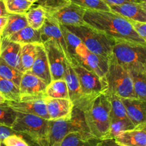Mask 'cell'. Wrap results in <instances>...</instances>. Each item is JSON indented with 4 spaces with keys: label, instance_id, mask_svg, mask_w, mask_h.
<instances>
[{
    "label": "cell",
    "instance_id": "cell-27",
    "mask_svg": "<svg viewBox=\"0 0 146 146\" xmlns=\"http://www.w3.org/2000/svg\"><path fill=\"white\" fill-rule=\"evenodd\" d=\"M106 94L111 104V122L118 120L131 121L127 115L125 107L121 98L113 94Z\"/></svg>",
    "mask_w": 146,
    "mask_h": 146
},
{
    "label": "cell",
    "instance_id": "cell-16",
    "mask_svg": "<svg viewBox=\"0 0 146 146\" xmlns=\"http://www.w3.org/2000/svg\"><path fill=\"white\" fill-rule=\"evenodd\" d=\"M64 80L68 87L69 100L74 103V107L81 110L85 104V101L81 92L78 77L69 60H67V67Z\"/></svg>",
    "mask_w": 146,
    "mask_h": 146
},
{
    "label": "cell",
    "instance_id": "cell-3",
    "mask_svg": "<svg viewBox=\"0 0 146 146\" xmlns=\"http://www.w3.org/2000/svg\"><path fill=\"white\" fill-rule=\"evenodd\" d=\"M11 128L21 135L28 137L38 146H47L50 120L35 115L17 113Z\"/></svg>",
    "mask_w": 146,
    "mask_h": 146
},
{
    "label": "cell",
    "instance_id": "cell-6",
    "mask_svg": "<svg viewBox=\"0 0 146 146\" xmlns=\"http://www.w3.org/2000/svg\"><path fill=\"white\" fill-rule=\"evenodd\" d=\"M64 26L76 35L89 51L107 58L113 54V46L115 41L101 31L86 24L79 26Z\"/></svg>",
    "mask_w": 146,
    "mask_h": 146
},
{
    "label": "cell",
    "instance_id": "cell-33",
    "mask_svg": "<svg viewBox=\"0 0 146 146\" xmlns=\"http://www.w3.org/2000/svg\"><path fill=\"white\" fill-rule=\"evenodd\" d=\"M73 4L82 7L86 10L110 11L111 9L104 0H69Z\"/></svg>",
    "mask_w": 146,
    "mask_h": 146
},
{
    "label": "cell",
    "instance_id": "cell-23",
    "mask_svg": "<svg viewBox=\"0 0 146 146\" xmlns=\"http://www.w3.org/2000/svg\"><path fill=\"white\" fill-rule=\"evenodd\" d=\"M7 39L20 44H42L41 32L39 30L34 29L29 26L24 27L19 31L15 33Z\"/></svg>",
    "mask_w": 146,
    "mask_h": 146
},
{
    "label": "cell",
    "instance_id": "cell-34",
    "mask_svg": "<svg viewBox=\"0 0 146 146\" xmlns=\"http://www.w3.org/2000/svg\"><path fill=\"white\" fill-rule=\"evenodd\" d=\"M17 117V112L14 111L7 103H0V125L11 127Z\"/></svg>",
    "mask_w": 146,
    "mask_h": 146
},
{
    "label": "cell",
    "instance_id": "cell-21",
    "mask_svg": "<svg viewBox=\"0 0 146 146\" xmlns=\"http://www.w3.org/2000/svg\"><path fill=\"white\" fill-rule=\"evenodd\" d=\"M114 139L124 146H146V133L141 129L122 132Z\"/></svg>",
    "mask_w": 146,
    "mask_h": 146
},
{
    "label": "cell",
    "instance_id": "cell-30",
    "mask_svg": "<svg viewBox=\"0 0 146 146\" xmlns=\"http://www.w3.org/2000/svg\"><path fill=\"white\" fill-rule=\"evenodd\" d=\"M131 76L135 96L138 99L146 102V74L128 71Z\"/></svg>",
    "mask_w": 146,
    "mask_h": 146
},
{
    "label": "cell",
    "instance_id": "cell-5",
    "mask_svg": "<svg viewBox=\"0 0 146 146\" xmlns=\"http://www.w3.org/2000/svg\"><path fill=\"white\" fill-rule=\"evenodd\" d=\"M113 56L128 71L146 74V45L128 42H115Z\"/></svg>",
    "mask_w": 146,
    "mask_h": 146
},
{
    "label": "cell",
    "instance_id": "cell-41",
    "mask_svg": "<svg viewBox=\"0 0 146 146\" xmlns=\"http://www.w3.org/2000/svg\"><path fill=\"white\" fill-rule=\"evenodd\" d=\"M104 1L106 4H108V6L118 5V4H122L124 3L128 2H137V0H104Z\"/></svg>",
    "mask_w": 146,
    "mask_h": 146
},
{
    "label": "cell",
    "instance_id": "cell-51",
    "mask_svg": "<svg viewBox=\"0 0 146 146\" xmlns=\"http://www.w3.org/2000/svg\"><path fill=\"white\" fill-rule=\"evenodd\" d=\"M55 146H60V145H55Z\"/></svg>",
    "mask_w": 146,
    "mask_h": 146
},
{
    "label": "cell",
    "instance_id": "cell-38",
    "mask_svg": "<svg viewBox=\"0 0 146 146\" xmlns=\"http://www.w3.org/2000/svg\"><path fill=\"white\" fill-rule=\"evenodd\" d=\"M130 21V20H129ZM134 29L139 34L140 37L145 41L146 44V23L130 21Z\"/></svg>",
    "mask_w": 146,
    "mask_h": 146
},
{
    "label": "cell",
    "instance_id": "cell-37",
    "mask_svg": "<svg viewBox=\"0 0 146 146\" xmlns=\"http://www.w3.org/2000/svg\"><path fill=\"white\" fill-rule=\"evenodd\" d=\"M4 143L7 146H30L23 135L20 134L9 136L4 140Z\"/></svg>",
    "mask_w": 146,
    "mask_h": 146
},
{
    "label": "cell",
    "instance_id": "cell-49",
    "mask_svg": "<svg viewBox=\"0 0 146 146\" xmlns=\"http://www.w3.org/2000/svg\"><path fill=\"white\" fill-rule=\"evenodd\" d=\"M0 146H7L5 145V143H4V141H1L0 142Z\"/></svg>",
    "mask_w": 146,
    "mask_h": 146
},
{
    "label": "cell",
    "instance_id": "cell-43",
    "mask_svg": "<svg viewBox=\"0 0 146 146\" xmlns=\"http://www.w3.org/2000/svg\"><path fill=\"white\" fill-rule=\"evenodd\" d=\"M8 12L6 10L5 5H4V0H0V17H3V16H8Z\"/></svg>",
    "mask_w": 146,
    "mask_h": 146
},
{
    "label": "cell",
    "instance_id": "cell-18",
    "mask_svg": "<svg viewBox=\"0 0 146 146\" xmlns=\"http://www.w3.org/2000/svg\"><path fill=\"white\" fill-rule=\"evenodd\" d=\"M29 72L41 79L47 84L52 81L46 53L43 44H37L35 60Z\"/></svg>",
    "mask_w": 146,
    "mask_h": 146
},
{
    "label": "cell",
    "instance_id": "cell-42",
    "mask_svg": "<svg viewBox=\"0 0 146 146\" xmlns=\"http://www.w3.org/2000/svg\"><path fill=\"white\" fill-rule=\"evenodd\" d=\"M8 16L0 17V35L1 36L4 28H5L6 25H7V21H8Z\"/></svg>",
    "mask_w": 146,
    "mask_h": 146
},
{
    "label": "cell",
    "instance_id": "cell-28",
    "mask_svg": "<svg viewBox=\"0 0 146 146\" xmlns=\"http://www.w3.org/2000/svg\"><path fill=\"white\" fill-rule=\"evenodd\" d=\"M46 97L49 98L69 99L67 84L64 80H53L46 89Z\"/></svg>",
    "mask_w": 146,
    "mask_h": 146
},
{
    "label": "cell",
    "instance_id": "cell-13",
    "mask_svg": "<svg viewBox=\"0 0 146 146\" xmlns=\"http://www.w3.org/2000/svg\"><path fill=\"white\" fill-rule=\"evenodd\" d=\"M39 31L41 32L42 43L47 40H54V41L56 42L64 50L66 57V60H69V61L71 60L68 50H67L66 44L65 40H64L62 31H61V24L56 20L54 19L53 17L48 15L47 12L44 25L40 29Z\"/></svg>",
    "mask_w": 146,
    "mask_h": 146
},
{
    "label": "cell",
    "instance_id": "cell-15",
    "mask_svg": "<svg viewBox=\"0 0 146 146\" xmlns=\"http://www.w3.org/2000/svg\"><path fill=\"white\" fill-rule=\"evenodd\" d=\"M9 105L17 113L35 115L49 120L45 99L24 100V101H7Z\"/></svg>",
    "mask_w": 146,
    "mask_h": 146
},
{
    "label": "cell",
    "instance_id": "cell-8",
    "mask_svg": "<svg viewBox=\"0 0 146 146\" xmlns=\"http://www.w3.org/2000/svg\"><path fill=\"white\" fill-rule=\"evenodd\" d=\"M70 62L78 77L85 104L89 100L106 92L108 85L105 79L84 68L74 61L70 60Z\"/></svg>",
    "mask_w": 146,
    "mask_h": 146
},
{
    "label": "cell",
    "instance_id": "cell-31",
    "mask_svg": "<svg viewBox=\"0 0 146 146\" xmlns=\"http://www.w3.org/2000/svg\"><path fill=\"white\" fill-rule=\"evenodd\" d=\"M23 72L8 65L0 58V77L12 82L17 87H19Z\"/></svg>",
    "mask_w": 146,
    "mask_h": 146
},
{
    "label": "cell",
    "instance_id": "cell-2",
    "mask_svg": "<svg viewBox=\"0 0 146 146\" xmlns=\"http://www.w3.org/2000/svg\"><path fill=\"white\" fill-rule=\"evenodd\" d=\"M81 110L90 133L98 140L106 139L111 127V104L106 94L88 101Z\"/></svg>",
    "mask_w": 146,
    "mask_h": 146
},
{
    "label": "cell",
    "instance_id": "cell-46",
    "mask_svg": "<svg viewBox=\"0 0 146 146\" xmlns=\"http://www.w3.org/2000/svg\"><path fill=\"white\" fill-rule=\"evenodd\" d=\"M4 102H6V100L3 97V96L0 94V103H3Z\"/></svg>",
    "mask_w": 146,
    "mask_h": 146
},
{
    "label": "cell",
    "instance_id": "cell-22",
    "mask_svg": "<svg viewBox=\"0 0 146 146\" xmlns=\"http://www.w3.org/2000/svg\"><path fill=\"white\" fill-rule=\"evenodd\" d=\"M100 140L91 134L74 132L66 135L60 143V146H97Z\"/></svg>",
    "mask_w": 146,
    "mask_h": 146
},
{
    "label": "cell",
    "instance_id": "cell-11",
    "mask_svg": "<svg viewBox=\"0 0 146 146\" xmlns=\"http://www.w3.org/2000/svg\"><path fill=\"white\" fill-rule=\"evenodd\" d=\"M47 85L45 82L31 73L29 72L23 73L19 87L21 100L45 99L46 97V89Z\"/></svg>",
    "mask_w": 146,
    "mask_h": 146
},
{
    "label": "cell",
    "instance_id": "cell-7",
    "mask_svg": "<svg viewBox=\"0 0 146 146\" xmlns=\"http://www.w3.org/2000/svg\"><path fill=\"white\" fill-rule=\"evenodd\" d=\"M91 134L85 122L83 112L74 107L72 116L68 119L50 120L47 146L59 145L62 139L71 133Z\"/></svg>",
    "mask_w": 146,
    "mask_h": 146
},
{
    "label": "cell",
    "instance_id": "cell-19",
    "mask_svg": "<svg viewBox=\"0 0 146 146\" xmlns=\"http://www.w3.org/2000/svg\"><path fill=\"white\" fill-rule=\"evenodd\" d=\"M109 7L111 11L123 16L130 21L146 23V11L138 3L128 2Z\"/></svg>",
    "mask_w": 146,
    "mask_h": 146
},
{
    "label": "cell",
    "instance_id": "cell-10",
    "mask_svg": "<svg viewBox=\"0 0 146 146\" xmlns=\"http://www.w3.org/2000/svg\"><path fill=\"white\" fill-rule=\"evenodd\" d=\"M46 53L51 80H64L67 67V60L64 50L54 40L42 43Z\"/></svg>",
    "mask_w": 146,
    "mask_h": 146
},
{
    "label": "cell",
    "instance_id": "cell-14",
    "mask_svg": "<svg viewBox=\"0 0 146 146\" xmlns=\"http://www.w3.org/2000/svg\"><path fill=\"white\" fill-rule=\"evenodd\" d=\"M49 120L68 119L72 116L74 104L69 99L45 98Z\"/></svg>",
    "mask_w": 146,
    "mask_h": 146
},
{
    "label": "cell",
    "instance_id": "cell-47",
    "mask_svg": "<svg viewBox=\"0 0 146 146\" xmlns=\"http://www.w3.org/2000/svg\"><path fill=\"white\" fill-rule=\"evenodd\" d=\"M1 43H2V38H1V36L0 35V53H1Z\"/></svg>",
    "mask_w": 146,
    "mask_h": 146
},
{
    "label": "cell",
    "instance_id": "cell-32",
    "mask_svg": "<svg viewBox=\"0 0 146 146\" xmlns=\"http://www.w3.org/2000/svg\"><path fill=\"white\" fill-rule=\"evenodd\" d=\"M8 14H25L33 5L27 0H4Z\"/></svg>",
    "mask_w": 146,
    "mask_h": 146
},
{
    "label": "cell",
    "instance_id": "cell-50",
    "mask_svg": "<svg viewBox=\"0 0 146 146\" xmlns=\"http://www.w3.org/2000/svg\"><path fill=\"white\" fill-rule=\"evenodd\" d=\"M137 2H146V0H137Z\"/></svg>",
    "mask_w": 146,
    "mask_h": 146
},
{
    "label": "cell",
    "instance_id": "cell-45",
    "mask_svg": "<svg viewBox=\"0 0 146 146\" xmlns=\"http://www.w3.org/2000/svg\"><path fill=\"white\" fill-rule=\"evenodd\" d=\"M138 4L141 5V7L146 11V2H138Z\"/></svg>",
    "mask_w": 146,
    "mask_h": 146
},
{
    "label": "cell",
    "instance_id": "cell-17",
    "mask_svg": "<svg viewBox=\"0 0 146 146\" xmlns=\"http://www.w3.org/2000/svg\"><path fill=\"white\" fill-rule=\"evenodd\" d=\"M127 115L135 128L146 123V102L138 98H121Z\"/></svg>",
    "mask_w": 146,
    "mask_h": 146
},
{
    "label": "cell",
    "instance_id": "cell-29",
    "mask_svg": "<svg viewBox=\"0 0 146 146\" xmlns=\"http://www.w3.org/2000/svg\"><path fill=\"white\" fill-rule=\"evenodd\" d=\"M0 94L3 96L6 101L21 100L19 88L12 82L0 77Z\"/></svg>",
    "mask_w": 146,
    "mask_h": 146
},
{
    "label": "cell",
    "instance_id": "cell-4",
    "mask_svg": "<svg viewBox=\"0 0 146 146\" xmlns=\"http://www.w3.org/2000/svg\"><path fill=\"white\" fill-rule=\"evenodd\" d=\"M104 79L108 85L106 94L120 98H137L129 72L117 62L113 54L108 58V69Z\"/></svg>",
    "mask_w": 146,
    "mask_h": 146
},
{
    "label": "cell",
    "instance_id": "cell-36",
    "mask_svg": "<svg viewBox=\"0 0 146 146\" xmlns=\"http://www.w3.org/2000/svg\"><path fill=\"white\" fill-rule=\"evenodd\" d=\"M70 3L69 0H38L34 3L44 7L46 11H51Z\"/></svg>",
    "mask_w": 146,
    "mask_h": 146
},
{
    "label": "cell",
    "instance_id": "cell-24",
    "mask_svg": "<svg viewBox=\"0 0 146 146\" xmlns=\"http://www.w3.org/2000/svg\"><path fill=\"white\" fill-rule=\"evenodd\" d=\"M27 26L29 25L25 14H9L7 24L1 34V38H9Z\"/></svg>",
    "mask_w": 146,
    "mask_h": 146
},
{
    "label": "cell",
    "instance_id": "cell-25",
    "mask_svg": "<svg viewBox=\"0 0 146 146\" xmlns=\"http://www.w3.org/2000/svg\"><path fill=\"white\" fill-rule=\"evenodd\" d=\"M28 25L34 29L39 30L44 25L46 17V11L41 6L33 4L25 14Z\"/></svg>",
    "mask_w": 146,
    "mask_h": 146
},
{
    "label": "cell",
    "instance_id": "cell-35",
    "mask_svg": "<svg viewBox=\"0 0 146 146\" xmlns=\"http://www.w3.org/2000/svg\"><path fill=\"white\" fill-rule=\"evenodd\" d=\"M61 29L64 40H65L66 44L68 54H69L70 58H71V56L74 55V53H75L76 47L82 42L76 35H75L72 32H71L69 30L67 29L64 25L61 24Z\"/></svg>",
    "mask_w": 146,
    "mask_h": 146
},
{
    "label": "cell",
    "instance_id": "cell-1",
    "mask_svg": "<svg viewBox=\"0 0 146 146\" xmlns=\"http://www.w3.org/2000/svg\"><path fill=\"white\" fill-rule=\"evenodd\" d=\"M84 22L115 42H128L146 45L131 21L113 11L86 10Z\"/></svg>",
    "mask_w": 146,
    "mask_h": 146
},
{
    "label": "cell",
    "instance_id": "cell-20",
    "mask_svg": "<svg viewBox=\"0 0 146 146\" xmlns=\"http://www.w3.org/2000/svg\"><path fill=\"white\" fill-rule=\"evenodd\" d=\"M21 44L8 39H2L0 58L8 65L20 70V55Z\"/></svg>",
    "mask_w": 146,
    "mask_h": 146
},
{
    "label": "cell",
    "instance_id": "cell-40",
    "mask_svg": "<svg viewBox=\"0 0 146 146\" xmlns=\"http://www.w3.org/2000/svg\"><path fill=\"white\" fill-rule=\"evenodd\" d=\"M97 146H124L123 145L119 144L115 140V139H104V140H100Z\"/></svg>",
    "mask_w": 146,
    "mask_h": 146
},
{
    "label": "cell",
    "instance_id": "cell-26",
    "mask_svg": "<svg viewBox=\"0 0 146 146\" xmlns=\"http://www.w3.org/2000/svg\"><path fill=\"white\" fill-rule=\"evenodd\" d=\"M37 44H21L20 70L24 73L31 70L36 55Z\"/></svg>",
    "mask_w": 146,
    "mask_h": 146
},
{
    "label": "cell",
    "instance_id": "cell-9",
    "mask_svg": "<svg viewBox=\"0 0 146 146\" xmlns=\"http://www.w3.org/2000/svg\"><path fill=\"white\" fill-rule=\"evenodd\" d=\"M71 60L101 78H104L108 71V58L89 51L82 43L76 47Z\"/></svg>",
    "mask_w": 146,
    "mask_h": 146
},
{
    "label": "cell",
    "instance_id": "cell-44",
    "mask_svg": "<svg viewBox=\"0 0 146 146\" xmlns=\"http://www.w3.org/2000/svg\"><path fill=\"white\" fill-rule=\"evenodd\" d=\"M137 129H141V130H144V131L146 133V123H145V124L142 125H141V126H139L138 127H137Z\"/></svg>",
    "mask_w": 146,
    "mask_h": 146
},
{
    "label": "cell",
    "instance_id": "cell-12",
    "mask_svg": "<svg viewBox=\"0 0 146 146\" xmlns=\"http://www.w3.org/2000/svg\"><path fill=\"white\" fill-rule=\"evenodd\" d=\"M46 12L61 25L79 26L86 24L84 20L86 9L73 3L70 2L60 8Z\"/></svg>",
    "mask_w": 146,
    "mask_h": 146
},
{
    "label": "cell",
    "instance_id": "cell-39",
    "mask_svg": "<svg viewBox=\"0 0 146 146\" xmlns=\"http://www.w3.org/2000/svg\"><path fill=\"white\" fill-rule=\"evenodd\" d=\"M19 134L14 131L11 127L4 125H0V142L4 141L7 137L12 135Z\"/></svg>",
    "mask_w": 146,
    "mask_h": 146
},
{
    "label": "cell",
    "instance_id": "cell-48",
    "mask_svg": "<svg viewBox=\"0 0 146 146\" xmlns=\"http://www.w3.org/2000/svg\"><path fill=\"white\" fill-rule=\"evenodd\" d=\"M27 1H30V2H31V3H33V4H34V3L37 2V1H38V0H27Z\"/></svg>",
    "mask_w": 146,
    "mask_h": 146
}]
</instances>
